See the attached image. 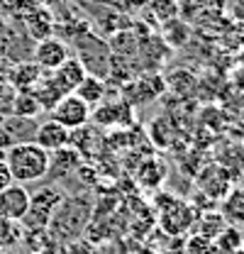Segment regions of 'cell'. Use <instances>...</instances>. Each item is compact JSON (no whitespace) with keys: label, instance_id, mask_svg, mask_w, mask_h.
Returning a JSON list of instances; mask_svg holds the SVG:
<instances>
[{"label":"cell","instance_id":"6da1fadb","mask_svg":"<svg viewBox=\"0 0 244 254\" xmlns=\"http://www.w3.org/2000/svg\"><path fill=\"white\" fill-rule=\"evenodd\" d=\"M5 164L15 184H42L49 169V152L42 149L37 142H20L5 152Z\"/></svg>","mask_w":244,"mask_h":254},{"label":"cell","instance_id":"7a4b0ae2","mask_svg":"<svg viewBox=\"0 0 244 254\" xmlns=\"http://www.w3.org/2000/svg\"><path fill=\"white\" fill-rule=\"evenodd\" d=\"M93 215V198L88 193H76V195H63L57 205L52 220L47 225L49 232H54L57 240H73L78 237L88 225Z\"/></svg>","mask_w":244,"mask_h":254},{"label":"cell","instance_id":"3957f363","mask_svg":"<svg viewBox=\"0 0 244 254\" xmlns=\"http://www.w3.org/2000/svg\"><path fill=\"white\" fill-rule=\"evenodd\" d=\"M156 208H159V222H161V230L169 232V235H185L195 227L198 220V213L190 203L179 200L176 195H169V193H161V203L156 200Z\"/></svg>","mask_w":244,"mask_h":254},{"label":"cell","instance_id":"277c9868","mask_svg":"<svg viewBox=\"0 0 244 254\" xmlns=\"http://www.w3.org/2000/svg\"><path fill=\"white\" fill-rule=\"evenodd\" d=\"M61 198H63V193L57 190V186H52V184H42V189L37 193L30 190V210L20 220V227H27L30 232L47 230V225L52 220L57 205L61 203Z\"/></svg>","mask_w":244,"mask_h":254},{"label":"cell","instance_id":"5b68a950","mask_svg":"<svg viewBox=\"0 0 244 254\" xmlns=\"http://www.w3.org/2000/svg\"><path fill=\"white\" fill-rule=\"evenodd\" d=\"M73 42H76V49H78L76 59L83 64V68L91 76H98V78L105 81L108 78V68H110V57H113L110 47L100 37H95L91 30L81 32Z\"/></svg>","mask_w":244,"mask_h":254},{"label":"cell","instance_id":"8992f818","mask_svg":"<svg viewBox=\"0 0 244 254\" xmlns=\"http://www.w3.org/2000/svg\"><path fill=\"white\" fill-rule=\"evenodd\" d=\"M49 118L54 120V123H59V125H63L66 129H78V127L88 125L91 123V108L78 98V95L68 93L63 95L59 103L49 110Z\"/></svg>","mask_w":244,"mask_h":254},{"label":"cell","instance_id":"52a82bcc","mask_svg":"<svg viewBox=\"0 0 244 254\" xmlns=\"http://www.w3.org/2000/svg\"><path fill=\"white\" fill-rule=\"evenodd\" d=\"M132 118V105L124 98H103L95 108L91 110V120L95 125L113 127V125H127Z\"/></svg>","mask_w":244,"mask_h":254},{"label":"cell","instance_id":"ba28073f","mask_svg":"<svg viewBox=\"0 0 244 254\" xmlns=\"http://www.w3.org/2000/svg\"><path fill=\"white\" fill-rule=\"evenodd\" d=\"M68 57H71V49H68V44H66L61 37L42 39V42H37L34 49H32V62L37 64L42 71H54V68L61 66Z\"/></svg>","mask_w":244,"mask_h":254},{"label":"cell","instance_id":"9c48e42d","mask_svg":"<svg viewBox=\"0 0 244 254\" xmlns=\"http://www.w3.org/2000/svg\"><path fill=\"white\" fill-rule=\"evenodd\" d=\"M30 210V189L22 184H10L0 190V218L20 222Z\"/></svg>","mask_w":244,"mask_h":254},{"label":"cell","instance_id":"30bf717a","mask_svg":"<svg viewBox=\"0 0 244 254\" xmlns=\"http://www.w3.org/2000/svg\"><path fill=\"white\" fill-rule=\"evenodd\" d=\"M195 184H198L200 193L208 195L210 200H222L232 189V176L220 164H210L195 176Z\"/></svg>","mask_w":244,"mask_h":254},{"label":"cell","instance_id":"8fae6325","mask_svg":"<svg viewBox=\"0 0 244 254\" xmlns=\"http://www.w3.org/2000/svg\"><path fill=\"white\" fill-rule=\"evenodd\" d=\"M81 152L73 149V147H63L57 152H49V169H47V176L42 184H57L61 179H68L78 166H81Z\"/></svg>","mask_w":244,"mask_h":254},{"label":"cell","instance_id":"7c38bea8","mask_svg":"<svg viewBox=\"0 0 244 254\" xmlns=\"http://www.w3.org/2000/svg\"><path fill=\"white\" fill-rule=\"evenodd\" d=\"M86 68H83V64L78 62L76 57H68L66 62L61 64V66H57L54 71H47V76H49V81L59 88L63 95L73 93L76 91V86L86 78Z\"/></svg>","mask_w":244,"mask_h":254},{"label":"cell","instance_id":"4fadbf2b","mask_svg":"<svg viewBox=\"0 0 244 254\" xmlns=\"http://www.w3.org/2000/svg\"><path fill=\"white\" fill-rule=\"evenodd\" d=\"M22 25H25V32H27V37H30L34 44L42 42V39L54 37V32H57V20H54L52 10L44 7V5L30 10V12L22 17Z\"/></svg>","mask_w":244,"mask_h":254},{"label":"cell","instance_id":"5bb4252c","mask_svg":"<svg viewBox=\"0 0 244 254\" xmlns=\"http://www.w3.org/2000/svg\"><path fill=\"white\" fill-rule=\"evenodd\" d=\"M71 129H66L63 125L54 123L52 118L39 123L37 132H34V142L47 149V152H57V149H63V147H71Z\"/></svg>","mask_w":244,"mask_h":254},{"label":"cell","instance_id":"9a60e30c","mask_svg":"<svg viewBox=\"0 0 244 254\" xmlns=\"http://www.w3.org/2000/svg\"><path fill=\"white\" fill-rule=\"evenodd\" d=\"M42 76H44V71L34 62L25 59V62H17L10 68V73H7L5 81H7V86L15 93H25V91H34V86L42 81Z\"/></svg>","mask_w":244,"mask_h":254},{"label":"cell","instance_id":"2e32d148","mask_svg":"<svg viewBox=\"0 0 244 254\" xmlns=\"http://www.w3.org/2000/svg\"><path fill=\"white\" fill-rule=\"evenodd\" d=\"M220 215L230 227L244 230V189H230V193L220 200Z\"/></svg>","mask_w":244,"mask_h":254},{"label":"cell","instance_id":"e0dca14e","mask_svg":"<svg viewBox=\"0 0 244 254\" xmlns=\"http://www.w3.org/2000/svg\"><path fill=\"white\" fill-rule=\"evenodd\" d=\"M0 125L5 127V132L10 134L12 144L20 142H34V132H37V118H17V115H5L0 118Z\"/></svg>","mask_w":244,"mask_h":254},{"label":"cell","instance_id":"ac0fdd59","mask_svg":"<svg viewBox=\"0 0 244 254\" xmlns=\"http://www.w3.org/2000/svg\"><path fill=\"white\" fill-rule=\"evenodd\" d=\"M73 95H78L88 108H95L105 95H108V83L103 81V78H98V76H91V73H86V78L76 86V91H73Z\"/></svg>","mask_w":244,"mask_h":254},{"label":"cell","instance_id":"d6986e66","mask_svg":"<svg viewBox=\"0 0 244 254\" xmlns=\"http://www.w3.org/2000/svg\"><path fill=\"white\" fill-rule=\"evenodd\" d=\"M164 179H166V166H164V161L159 157L147 159V161L139 164V169H137V181H139L144 189H156V186H161Z\"/></svg>","mask_w":244,"mask_h":254},{"label":"cell","instance_id":"ffe728a7","mask_svg":"<svg viewBox=\"0 0 244 254\" xmlns=\"http://www.w3.org/2000/svg\"><path fill=\"white\" fill-rule=\"evenodd\" d=\"M188 39H190V25L181 17L169 20L161 27V42L169 47H183V44H188Z\"/></svg>","mask_w":244,"mask_h":254},{"label":"cell","instance_id":"44dd1931","mask_svg":"<svg viewBox=\"0 0 244 254\" xmlns=\"http://www.w3.org/2000/svg\"><path fill=\"white\" fill-rule=\"evenodd\" d=\"M215 254H240L242 250V232L237 227H225L217 237L213 240Z\"/></svg>","mask_w":244,"mask_h":254},{"label":"cell","instance_id":"7402d4cb","mask_svg":"<svg viewBox=\"0 0 244 254\" xmlns=\"http://www.w3.org/2000/svg\"><path fill=\"white\" fill-rule=\"evenodd\" d=\"M227 227L225 218L220 213H198V220H195V235H203L208 240H215L222 230Z\"/></svg>","mask_w":244,"mask_h":254},{"label":"cell","instance_id":"603a6c76","mask_svg":"<svg viewBox=\"0 0 244 254\" xmlns=\"http://www.w3.org/2000/svg\"><path fill=\"white\" fill-rule=\"evenodd\" d=\"M39 113H42L39 100L34 98L32 91L15 93V98H12V108H10V115H17V118H37Z\"/></svg>","mask_w":244,"mask_h":254},{"label":"cell","instance_id":"cb8c5ba5","mask_svg":"<svg viewBox=\"0 0 244 254\" xmlns=\"http://www.w3.org/2000/svg\"><path fill=\"white\" fill-rule=\"evenodd\" d=\"M147 7L154 15V20L161 22V25H166L169 20H176L181 15V5L176 0H149Z\"/></svg>","mask_w":244,"mask_h":254},{"label":"cell","instance_id":"d4e9b609","mask_svg":"<svg viewBox=\"0 0 244 254\" xmlns=\"http://www.w3.org/2000/svg\"><path fill=\"white\" fill-rule=\"evenodd\" d=\"M185 254H215V245L213 240L203 237V235H190L188 242H185Z\"/></svg>","mask_w":244,"mask_h":254},{"label":"cell","instance_id":"484cf974","mask_svg":"<svg viewBox=\"0 0 244 254\" xmlns=\"http://www.w3.org/2000/svg\"><path fill=\"white\" fill-rule=\"evenodd\" d=\"M222 39L230 49H244V22L227 25V30L222 32Z\"/></svg>","mask_w":244,"mask_h":254},{"label":"cell","instance_id":"4316f807","mask_svg":"<svg viewBox=\"0 0 244 254\" xmlns=\"http://www.w3.org/2000/svg\"><path fill=\"white\" fill-rule=\"evenodd\" d=\"M10 184H15V181H12V176H10V171H7V164L0 161V190L7 189Z\"/></svg>","mask_w":244,"mask_h":254},{"label":"cell","instance_id":"83f0119b","mask_svg":"<svg viewBox=\"0 0 244 254\" xmlns=\"http://www.w3.org/2000/svg\"><path fill=\"white\" fill-rule=\"evenodd\" d=\"M12 147V139H10V134L5 132V127L0 125V152H7Z\"/></svg>","mask_w":244,"mask_h":254},{"label":"cell","instance_id":"f1b7e54d","mask_svg":"<svg viewBox=\"0 0 244 254\" xmlns=\"http://www.w3.org/2000/svg\"><path fill=\"white\" fill-rule=\"evenodd\" d=\"M232 17H235L237 22H244V0H237V2L232 5Z\"/></svg>","mask_w":244,"mask_h":254},{"label":"cell","instance_id":"f546056e","mask_svg":"<svg viewBox=\"0 0 244 254\" xmlns=\"http://www.w3.org/2000/svg\"><path fill=\"white\" fill-rule=\"evenodd\" d=\"M176 2H179V0H176ZM183 2H185V0H183Z\"/></svg>","mask_w":244,"mask_h":254}]
</instances>
